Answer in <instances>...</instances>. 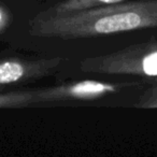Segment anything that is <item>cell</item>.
<instances>
[{"instance_id": "1", "label": "cell", "mask_w": 157, "mask_h": 157, "mask_svg": "<svg viewBox=\"0 0 157 157\" xmlns=\"http://www.w3.org/2000/svg\"><path fill=\"white\" fill-rule=\"evenodd\" d=\"M157 26V1H132L57 15H37L29 33L48 39L97 38Z\"/></svg>"}, {"instance_id": "2", "label": "cell", "mask_w": 157, "mask_h": 157, "mask_svg": "<svg viewBox=\"0 0 157 157\" xmlns=\"http://www.w3.org/2000/svg\"><path fill=\"white\" fill-rule=\"evenodd\" d=\"M129 84L108 83L96 80L70 82L53 87L0 94V108H22L43 103L87 101L116 93Z\"/></svg>"}, {"instance_id": "3", "label": "cell", "mask_w": 157, "mask_h": 157, "mask_svg": "<svg viewBox=\"0 0 157 157\" xmlns=\"http://www.w3.org/2000/svg\"><path fill=\"white\" fill-rule=\"evenodd\" d=\"M63 61L65 58L61 57L41 59L12 57L2 59L0 60V87L48 75Z\"/></svg>"}, {"instance_id": "4", "label": "cell", "mask_w": 157, "mask_h": 157, "mask_svg": "<svg viewBox=\"0 0 157 157\" xmlns=\"http://www.w3.org/2000/svg\"><path fill=\"white\" fill-rule=\"evenodd\" d=\"M126 0H63L56 3L52 8L40 13V15H57V14H66L71 12L87 10L92 8L102 7V6L116 5V3L125 2Z\"/></svg>"}, {"instance_id": "5", "label": "cell", "mask_w": 157, "mask_h": 157, "mask_svg": "<svg viewBox=\"0 0 157 157\" xmlns=\"http://www.w3.org/2000/svg\"><path fill=\"white\" fill-rule=\"evenodd\" d=\"M10 22H11V16L9 11L0 5V33H2L9 27Z\"/></svg>"}]
</instances>
